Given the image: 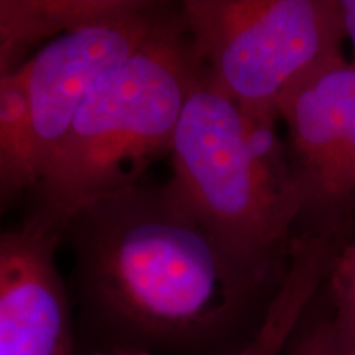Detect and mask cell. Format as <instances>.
<instances>
[{"instance_id":"11","label":"cell","mask_w":355,"mask_h":355,"mask_svg":"<svg viewBox=\"0 0 355 355\" xmlns=\"http://www.w3.org/2000/svg\"><path fill=\"white\" fill-rule=\"evenodd\" d=\"M344 355H355V234L345 242L324 285Z\"/></svg>"},{"instance_id":"14","label":"cell","mask_w":355,"mask_h":355,"mask_svg":"<svg viewBox=\"0 0 355 355\" xmlns=\"http://www.w3.org/2000/svg\"><path fill=\"white\" fill-rule=\"evenodd\" d=\"M94 355H152L148 352H141V350H128V349H110L104 352H97Z\"/></svg>"},{"instance_id":"9","label":"cell","mask_w":355,"mask_h":355,"mask_svg":"<svg viewBox=\"0 0 355 355\" xmlns=\"http://www.w3.org/2000/svg\"><path fill=\"white\" fill-rule=\"evenodd\" d=\"M349 237L303 234L291 242L290 260L282 286L254 339L232 355H283L306 311L332 272Z\"/></svg>"},{"instance_id":"7","label":"cell","mask_w":355,"mask_h":355,"mask_svg":"<svg viewBox=\"0 0 355 355\" xmlns=\"http://www.w3.org/2000/svg\"><path fill=\"white\" fill-rule=\"evenodd\" d=\"M64 237L38 212L0 235V355H78L76 319L55 263Z\"/></svg>"},{"instance_id":"12","label":"cell","mask_w":355,"mask_h":355,"mask_svg":"<svg viewBox=\"0 0 355 355\" xmlns=\"http://www.w3.org/2000/svg\"><path fill=\"white\" fill-rule=\"evenodd\" d=\"M283 355H344L324 286L293 332Z\"/></svg>"},{"instance_id":"1","label":"cell","mask_w":355,"mask_h":355,"mask_svg":"<svg viewBox=\"0 0 355 355\" xmlns=\"http://www.w3.org/2000/svg\"><path fill=\"white\" fill-rule=\"evenodd\" d=\"M78 355H232L263 324L283 277L239 259L163 188L87 204L66 229Z\"/></svg>"},{"instance_id":"13","label":"cell","mask_w":355,"mask_h":355,"mask_svg":"<svg viewBox=\"0 0 355 355\" xmlns=\"http://www.w3.org/2000/svg\"><path fill=\"white\" fill-rule=\"evenodd\" d=\"M343 10L345 38L350 40L355 53V0H339Z\"/></svg>"},{"instance_id":"6","label":"cell","mask_w":355,"mask_h":355,"mask_svg":"<svg viewBox=\"0 0 355 355\" xmlns=\"http://www.w3.org/2000/svg\"><path fill=\"white\" fill-rule=\"evenodd\" d=\"M176 7L144 2L127 15L61 35L21 66L28 87L32 163L38 181L97 79L139 50Z\"/></svg>"},{"instance_id":"10","label":"cell","mask_w":355,"mask_h":355,"mask_svg":"<svg viewBox=\"0 0 355 355\" xmlns=\"http://www.w3.org/2000/svg\"><path fill=\"white\" fill-rule=\"evenodd\" d=\"M38 180L32 163V115L24 71L0 76V194L2 204L30 193Z\"/></svg>"},{"instance_id":"5","label":"cell","mask_w":355,"mask_h":355,"mask_svg":"<svg viewBox=\"0 0 355 355\" xmlns=\"http://www.w3.org/2000/svg\"><path fill=\"white\" fill-rule=\"evenodd\" d=\"M303 211L295 234L355 232V61L332 58L278 102Z\"/></svg>"},{"instance_id":"3","label":"cell","mask_w":355,"mask_h":355,"mask_svg":"<svg viewBox=\"0 0 355 355\" xmlns=\"http://www.w3.org/2000/svg\"><path fill=\"white\" fill-rule=\"evenodd\" d=\"M170 157L168 196L245 263L283 277L303 198L277 127L250 121L201 69Z\"/></svg>"},{"instance_id":"2","label":"cell","mask_w":355,"mask_h":355,"mask_svg":"<svg viewBox=\"0 0 355 355\" xmlns=\"http://www.w3.org/2000/svg\"><path fill=\"white\" fill-rule=\"evenodd\" d=\"M201 66L181 6L130 56L97 79L30 191L32 211L68 229L97 199L140 184L173 140Z\"/></svg>"},{"instance_id":"8","label":"cell","mask_w":355,"mask_h":355,"mask_svg":"<svg viewBox=\"0 0 355 355\" xmlns=\"http://www.w3.org/2000/svg\"><path fill=\"white\" fill-rule=\"evenodd\" d=\"M141 6L144 0H2L0 76L20 69L33 48L46 40L127 15Z\"/></svg>"},{"instance_id":"4","label":"cell","mask_w":355,"mask_h":355,"mask_svg":"<svg viewBox=\"0 0 355 355\" xmlns=\"http://www.w3.org/2000/svg\"><path fill=\"white\" fill-rule=\"evenodd\" d=\"M193 51L250 121L275 125L296 79L343 55L339 0H184Z\"/></svg>"}]
</instances>
